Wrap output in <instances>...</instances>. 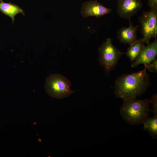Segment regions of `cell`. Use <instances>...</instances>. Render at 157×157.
I'll return each mask as SVG.
<instances>
[{
    "mask_svg": "<svg viewBox=\"0 0 157 157\" xmlns=\"http://www.w3.org/2000/svg\"><path fill=\"white\" fill-rule=\"evenodd\" d=\"M147 68L137 72L123 74L115 82L114 94L123 101L136 98L142 95L151 85L150 76Z\"/></svg>",
    "mask_w": 157,
    "mask_h": 157,
    "instance_id": "1",
    "label": "cell"
},
{
    "mask_svg": "<svg viewBox=\"0 0 157 157\" xmlns=\"http://www.w3.org/2000/svg\"><path fill=\"white\" fill-rule=\"evenodd\" d=\"M150 99L133 98L124 101L120 113L123 119L131 125L142 124L148 117Z\"/></svg>",
    "mask_w": 157,
    "mask_h": 157,
    "instance_id": "2",
    "label": "cell"
},
{
    "mask_svg": "<svg viewBox=\"0 0 157 157\" xmlns=\"http://www.w3.org/2000/svg\"><path fill=\"white\" fill-rule=\"evenodd\" d=\"M69 81L59 74H52L46 78L44 84L46 92L52 97L58 99L68 97L74 91L70 88Z\"/></svg>",
    "mask_w": 157,
    "mask_h": 157,
    "instance_id": "3",
    "label": "cell"
},
{
    "mask_svg": "<svg viewBox=\"0 0 157 157\" xmlns=\"http://www.w3.org/2000/svg\"><path fill=\"white\" fill-rule=\"evenodd\" d=\"M123 53L113 45L111 38H107L99 49V63L108 74L115 67Z\"/></svg>",
    "mask_w": 157,
    "mask_h": 157,
    "instance_id": "4",
    "label": "cell"
},
{
    "mask_svg": "<svg viewBox=\"0 0 157 157\" xmlns=\"http://www.w3.org/2000/svg\"><path fill=\"white\" fill-rule=\"evenodd\" d=\"M139 20L141 25L142 38L144 43L148 44L151 38H156L157 8H151L149 11L144 12Z\"/></svg>",
    "mask_w": 157,
    "mask_h": 157,
    "instance_id": "5",
    "label": "cell"
},
{
    "mask_svg": "<svg viewBox=\"0 0 157 157\" xmlns=\"http://www.w3.org/2000/svg\"><path fill=\"white\" fill-rule=\"evenodd\" d=\"M117 11L121 18L130 19L142 8L141 0H117Z\"/></svg>",
    "mask_w": 157,
    "mask_h": 157,
    "instance_id": "6",
    "label": "cell"
},
{
    "mask_svg": "<svg viewBox=\"0 0 157 157\" xmlns=\"http://www.w3.org/2000/svg\"><path fill=\"white\" fill-rule=\"evenodd\" d=\"M112 9L106 7L97 0L84 2L82 5L81 13L84 17L90 16L100 17L110 13Z\"/></svg>",
    "mask_w": 157,
    "mask_h": 157,
    "instance_id": "7",
    "label": "cell"
},
{
    "mask_svg": "<svg viewBox=\"0 0 157 157\" xmlns=\"http://www.w3.org/2000/svg\"><path fill=\"white\" fill-rule=\"evenodd\" d=\"M157 55V38L152 43L145 46L140 54L135 58L131 65L132 67H136L140 64L145 65L156 58Z\"/></svg>",
    "mask_w": 157,
    "mask_h": 157,
    "instance_id": "8",
    "label": "cell"
},
{
    "mask_svg": "<svg viewBox=\"0 0 157 157\" xmlns=\"http://www.w3.org/2000/svg\"><path fill=\"white\" fill-rule=\"evenodd\" d=\"M138 27V26H133L130 20L129 27H122L118 31L117 35L118 39L122 43L130 45L138 40L137 31Z\"/></svg>",
    "mask_w": 157,
    "mask_h": 157,
    "instance_id": "9",
    "label": "cell"
},
{
    "mask_svg": "<svg viewBox=\"0 0 157 157\" xmlns=\"http://www.w3.org/2000/svg\"><path fill=\"white\" fill-rule=\"evenodd\" d=\"M130 45L126 53L130 60L133 62L140 54L146 46L142 38L137 40Z\"/></svg>",
    "mask_w": 157,
    "mask_h": 157,
    "instance_id": "10",
    "label": "cell"
},
{
    "mask_svg": "<svg viewBox=\"0 0 157 157\" xmlns=\"http://www.w3.org/2000/svg\"><path fill=\"white\" fill-rule=\"evenodd\" d=\"M0 10L3 14L10 17L13 22L15 19V16L17 14L21 13L25 15L23 10L18 5L11 3L0 2Z\"/></svg>",
    "mask_w": 157,
    "mask_h": 157,
    "instance_id": "11",
    "label": "cell"
},
{
    "mask_svg": "<svg viewBox=\"0 0 157 157\" xmlns=\"http://www.w3.org/2000/svg\"><path fill=\"white\" fill-rule=\"evenodd\" d=\"M143 129L154 138H157V117H148L142 123Z\"/></svg>",
    "mask_w": 157,
    "mask_h": 157,
    "instance_id": "12",
    "label": "cell"
},
{
    "mask_svg": "<svg viewBox=\"0 0 157 157\" xmlns=\"http://www.w3.org/2000/svg\"><path fill=\"white\" fill-rule=\"evenodd\" d=\"M147 69L151 72H157V59L156 58L147 64L144 65Z\"/></svg>",
    "mask_w": 157,
    "mask_h": 157,
    "instance_id": "13",
    "label": "cell"
},
{
    "mask_svg": "<svg viewBox=\"0 0 157 157\" xmlns=\"http://www.w3.org/2000/svg\"><path fill=\"white\" fill-rule=\"evenodd\" d=\"M150 103L152 104V111L154 116L157 117V95L156 94H154L150 99Z\"/></svg>",
    "mask_w": 157,
    "mask_h": 157,
    "instance_id": "14",
    "label": "cell"
},
{
    "mask_svg": "<svg viewBox=\"0 0 157 157\" xmlns=\"http://www.w3.org/2000/svg\"><path fill=\"white\" fill-rule=\"evenodd\" d=\"M148 4L151 8H157V0H148Z\"/></svg>",
    "mask_w": 157,
    "mask_h": 157,
    "instance_id": "15",
    "label": "cell"
},
{
    "mask_svg": "<svg viewBox=\"0 0 157 157\" xmlns=\"http://www.w3.org/2000/svg\"><path fill=\"white\" fill-rule=\"evenodd\" d=\"M2 1V0H0V2Z\"/></svg>",
    "mask_w": 157,
    "mask_h": 157,
    "instance_id": "16",
    "label": "cell"
},
{
    "mask_svg": "<svg viewBox=\"0 0 157 157\" xmlns=\"http://www.w3.org/2000/svg\"></svg>",
    "mask_w": 157,
    "mask_h": 157,
    "instance_id": "17",
    "label": "cell"
}]
</instances>
